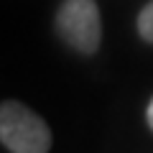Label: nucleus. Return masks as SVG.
<instances>
[{
    "instance_id": "nucleus-1",
    "label": "nucleus",
    "mask_w": 153,
    "mask_h": 153,
    "mask_svg": "<svg viewBox=\"0 0 153 153\" xmlns=\"http://www.w3.org/2000/svg\"><path fill=\"white\" fill-rule=\"evenodd\" d=\"M0 140L10 153H49L51 130L31 107L5 100L0 107Z\"/></svg>"
},
{
    "instance_id": "nucleus-2",
    "label": "nucleus",
    "mask_w": 153,
    "mask_h": 153,
    "mask_svg": "<svg viewBox=\"0 0 153 153\" xmlns=\"http://www.w3.org/2000/svg\"><path fill=\"white\" fill-rule=\"evenodd\" d=\"M56 33L79 54H94L102 41L100 8L94 0H64L56 10Z\"/></svg>"
},
{
    "instance_id": "nucleus-3",
    "label": "nucleus",
    "mask_w": 153,
    "mask_h": 153,
    "mask_svg": "<svg viewBox=\"0 0 153 153\" xmlns=\"http://www.w3.org/2000/svg\"><path fill=\"white\" fill-rule=\"evenodd\" d=\"M138 33L148 44H153V3H148L140 10V16H138Z\"/></svg>"
},
{
    "instance_id": "nucleus-4",
    "label": "nucleus",
    "mask_w": 153,
    "mask_h": 153,
    "mask_svg": "<svg viewBox=\"0 0 153 153\" xmlns=\"http://www.w3.org/2000/svg\"><path fill=\"white\" fill-rule=\"evenodd\" d=\"M148 125H151V130H153V100H151V102H148Z\"/></svg>"
}]
</instances>
